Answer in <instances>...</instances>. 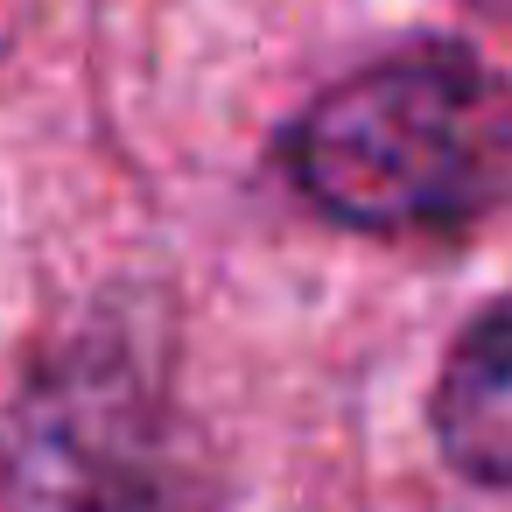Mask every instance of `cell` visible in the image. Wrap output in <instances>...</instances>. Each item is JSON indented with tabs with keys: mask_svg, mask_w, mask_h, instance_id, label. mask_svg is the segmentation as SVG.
<instances>
[{
	"mask_svg": "<svg viewBox=\"0 0 512 512\" xmlns=\"http://www.w3.org/2000/svg\"><path fill=\"white\" fill-rule=\"evenodd\" d=\"M281 162L344 232H456L512 190V85L470 43L421 36L337 78L288 127Z\"/></svg>",
	"mask_w": 512,
	"mask_h": 512,
	"instance_id": "6da1fadb",
	"label": "cell"
},
{
	"mask_svg": "<svg viewBox=\"0 0 512 512\" xmlns=\"http://www.w3.org/2000/svg\"><path fill=\"white\" fill-rule=\"evenodd\" d=\"M169 421L120 337L50 351L0 421V512H162Z\"/></svg>",
	"mask_w": 512,
	"mask_h": 512,
	"instance_id": "7a4b0ae2",
	"label": "cell"
},
{
	"mask_svg": "<svg viewBox=\"0 0 512 512\" xmlns=\"http://www.w3.org/2000/svg\"><path fill=\"white\" fill-rule=\"evenodd\" d=\"M428 428H435L442 463L463 484L512 491V288L484 302L442 351Z\"/></svg>",
	"mask_w": 512,
	"mask_h": 512,
	"instance_id": "3957f363",
	"label": "cell"
}]
</instances>
